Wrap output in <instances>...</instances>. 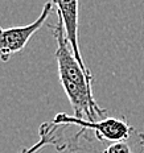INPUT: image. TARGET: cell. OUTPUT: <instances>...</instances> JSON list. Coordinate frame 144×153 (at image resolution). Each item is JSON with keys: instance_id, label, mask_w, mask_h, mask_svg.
Instances as JSON below:
<instances>
[{"instance_id": "cell-1", "label": "cell", "mask_w": 144, "mask_h": 153, "mask_svg": "<svg viewBox=\"0 0 144 153\" xmlns=\"http://www.w3.org/2000/svg\"><path fill=\"white\" fill-rule=\"evenodd\" d=\"M56 38V59L58 65V76L66 97L78 119L97 122V117H107V111L99 107L93 95V75H87L75 58L70 44L66 40L62 20L50 25Z\"/></svg>"}, {"instance_id": "cell-2", "label": "cell", "mask_w": 144, "mask_h": 153, "mask_svg": "<svg viewBox=\"0 0 144 153\" xmlns=\"http://www.w3.org/2000/svg\"><path fill=\"white\" fill-rule=\"evenodd\" d=\"M54 124L58 126H78L79 129L78 132L70 139L69 141V152H77L79 151V144L78 140L79 136H85L87 139L86 132L87 131H94L95 137L99 141H111V143H118L122 140L127 139L135 129L132 126H130L126 117H104V119L97 120V122H91V120H84L78 119L74 115L70 116L68 114H57L53 119ZM89 140V139H87Z\"/></svg>"}, {"instance_id": "cell-3", "label": "cell", "mask_w": 144, "mask_h": 153, "mask_svg": "<svg viewBox=\"0 0 144 153\" xmlns=\"http://www.w3.org/2000/svg\"><path fill=\"white\" fill-rule=\"evenodd\" d=\"M53 1H46L40 16L33 23L24 25V27H12L4 28L0 27V59L3 62L9 61L13 54L23 52L31 37L46 23V19L53 11Z\"/></svg>"}, {"instance_id": "cell-4", "label": "cell", "mask_w": 144, "mask_h": 153, "mask_svg": "<svg viewBox=\"0 0 144 153\" xmlns=\"http://www.w3.org/2000/svg\"><path fill=\"white\" fill-rule=\"evenodd\" d=\"M53 4L57 7V16L62 20L63 28H65V36L68 42L70 44L75 58L81 63L82 69L87 75H93L90 69L85 65L82 58L81 49L78 42V0H52Z\"/></svg>"}, {"instance_id": "cell-5", "label": "cell", "mask_w": 144, "mask_h": 153, "mask_svg": "<svg viewBox=\"0 0 144 153\" xmlns=\"http://www.w3.org/2000/svg\"><path fill=\"white\" fill-rule=\"evenodd\" d=\"M65 127L66 126L54 124L53 122L43 123L40 126V129H38L40 140L36 144L32 145L31 148H23L20 153H37L45 145H53L57 152L69 151V140L65 137V133H63Z\"/></svg>"}, {"instance_id": "cell-6", "label": "cell", "mask_w": 144, "mask_h": 153, "mask_svg": "<svg viewBox=\"0 0 144 153\" xmlns=\"http://www.w3.org/2000/svg\"><path fill=\"white\" fill-rule=\"evenodd\" d=\"M103 153H144V132L135 128L127 139L111 143Z\"/></svg>"}]
</instances>
